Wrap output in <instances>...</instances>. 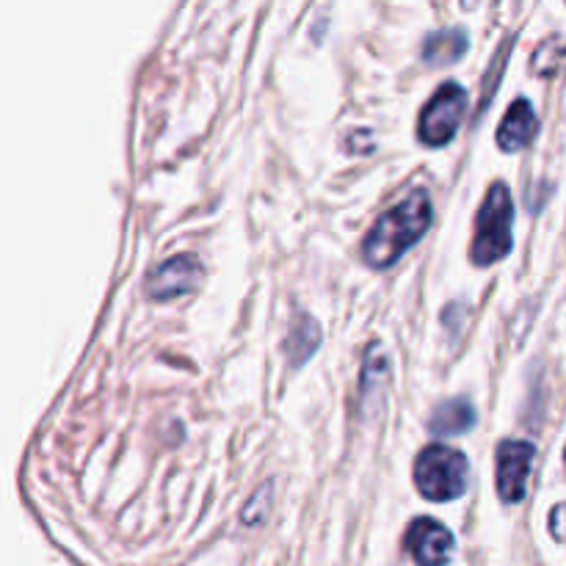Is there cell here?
<instances>
[{"label":"cell","mask_w":566,"mask_h":566,"mask_svg":"<svg viewBox=\"0 0 566 566\" xmlns=\"http://www.w3.org/2000/svg\"><path fill=\"white\" fill-rule=\"evenodd\" d=\"M407 551L418 566H446L453 558L457 542L442 523L431 517H420L407 531Z\"/></svg>","instance_id":"cell-7"},{"label":"cell","mask_w":566,"mask_h":566,"mask_svg":"<svg viewBox=\"0 0 566 566\" xmlns=\"http://www.w3.org/2000/svg\"><path fill=\"white\" fill-rule=\"evenodd\" d=\"M475 407L468 398H451V401L437 403L429 418V431L434 437H457L475 426Z\"/></svg>","instance_id":"cell-9"},{"label":"cell","mask_w":566,"mask_h":566,"mask_svg":"<svg viewBox=\"0 0 566 566\" xmlns=\"http://www.w3.org/2000/svg\"><path fill=\"white\" fill-rule=\"evenodd\" d=\"M464 50H468V33L462 28H442L426 39L423 61L429 66H448L462 59Z\"/></svg>","instance_id":"cell-10"},{"label":"cell","mask_w":566,"mask_h":566,"mask_svg":"<svg viewBox=\"0 0 566 566\" xmlns=\"http://www.w3.org/2000/svg\"><path fill=\"white\" fill-rule=\"evenodd\" d=\"M468 457L442 442L423 448L420 457L415 459V484L426 501L448 503L462 497L468 490Z\"/></svg>","instance_id":"cell-3"},{"label":"cell","mask_w":566,"mask_h":566,"mask_svg":"<svg viewBox=\"0 0 566 566\" xmlns=\"http://www.w3.org/2000/svg\"><path fill=\"white\" fill-rule=\"evenodd\" d=\"M536 448L525 440H503L497 446V495L503 503H520L528 492V475L534 468Z\"/></svg>","instance_id":"cell-5"},{"label":"cell","mask_w":566,"mask_h":566,"mask_svg":"<svg viewBox=\"0 0 566 566\" xmlns=\"http://www.w3.org/2000/svg\"><path fill=\"white\" fill-rule=\"evenodd\" d=\"M512 219L514 202L506 182H492L484 205L475 216V235L470 258L475 265H495L512 252Z\"/></svg>","instance_id":"cell-2"},{"label":"cell","mask_w":566,"mask_h":566,"mask_svg":"<svg viewBox=\"0 0 566 566\" xmlns=\"http://www.w3.org/2000/svg\"><path fill=\"white\" fill-rule=\"evenodd\" d=\"M434 210L426 193H412L401 205L387 210L363 241L365 263L374 269H390L396 260H401L420 238L429 232Z\"/></svg>","instance_id":"cell-1"},{"label":"cell","mask_w":566,"mask_h":566,"mask_svg":"<svg viewBox=\"0 0 566 566\" xmlns=\"http://www.w3.org/2000/svg\"><path fill=\"white\" fill-rule=\"evenodd\" d=\"M464 108H468V92L459 83L451 81L437 88V94L426 103L423 114H420V142L429 144V147H442V144L451 142L462 125Z\"/></svg>","instance_id":"cell-4"},{"label":"cell","mask_w":566,"mask_h":566,"mask_svg":"<svg viewBox=\"0 0 566 566\" xmlns=\"http://www.w3.org/2000/svg\"><path fill=\"white\" fill-rule=\"evenodd\" d=\"M551 534L556 539H566V503H558L551 512Z\"/></svg>","instance_id":"cell-12"},{"label":"cell","mask_w":566,"mask_h":566,"mask_svg":"<svg viewBox=\"0 0 566 566\" xmlns=\"http://www.w3.org/2000/svg\"><path fill=\"white\" fill-rule=\"evenodd\" d=\"M202 276L205 269L193 254H177V258H169L149 274L147 293L158 302L186 296V293L197 291Z\"/></svg>","instance_id":"cell-6"},{"label":"cell","mask_w":566,"mask_h":566,"mask_svg":"<svg viewBox=\"0 0 566 566\" xmlns=\"http://www.w3.org/2000/svg\"><path fill=\"white\" fill-rule=\"evenodd\" d=\"M318 346H321V326L315 324V318H310V315H298V318L293 321L285 340V352L287 357H291V363L302 365L304 359L313 357V352Z\"/></svg>","instance_id":"cell-11"},{"label":"cell","mask_w":566,"mask_h":566,"mask_svg":"<svg viewBox=\"0 0 566 566\" xmlns=\"http://www.w3.org/2000/svg\"><path fill=\"white\" fill-rule=\"evenodd\" d=\"M536 111L528 99H514L509 114L503 116L501 127H497V147L503 153H520L523 147H528V142L536 133Z\"/></svg>","instance_id":"cell-8"},{"label":"cell","mask_w":566,"mask_h":566,"mask_svg":"<svg viewBox=\"0 0 566 566\" xmlns=\"http://www.w3.org/2000/svg\"><path fill=\"white\" fill-rule=\"evenodd\" d=\"M564 462H566V453H564Z\"/></svg>","instance_id":"cell-13"}]
</instances>
